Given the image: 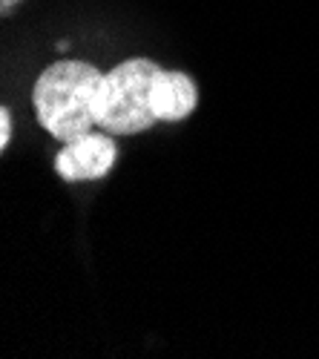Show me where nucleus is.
Segmentation results:
<instances>
[{
	"label": "nucleus",
	"mask_w": 319,
	"mask_h": 359,
	"mask_svg": "<svg viewBox=\"0 0 319 359\" xmlns=\"http://www.w3.org/2000/svg\"><path fill=\"white\" fill-rule=\"evenodd\" d=\"M101 72L83 61H57L35 81L38 121L61 141H75L95 127V95Z\"/></svg>",
	"instance_id": "f257e3e1"
},
{
	"label": "nucleus",
	"mask_w": 319,
	"mask_h": 359,
	"mask_svg": "<svg viewBox=\"0 0 319 359\" xmlns=\"http://www.w3.org/2000/svg\"><path fill=\"white\" fill-rule=\"evenodd\" d=\"M161 72L147 57H133L107 72L95 95V127L109 135H135L150 130L158 118L153 109V83Z\"/></svg>",
	"instance_id": "f03ea898"
},
{
	"label": "nucleus",
	"mask_w": 319,
	"mask_h": 359,
	"mask_svg": "<svg viewBox=\"0 0 319 359\" xmlns=\"http://www.w3.org/2000/svg\"><path fill=\"white\" fill-rule=\"evenodd\" d=\"M115 156H118V149L109 135L86 133L64 144L55 158V170L64 182H93V178H104L112 170Z\"/></svg>",
	"instance_id": "7ed1b4c3"
},
{
	"label": "nucleus",
	"mask_w": 319,
	"mask_h": 359,
	"mask_svg": "<svg viewBox=\"0 0 319 359\" xmlns=\"http://www.w3.org/2000/svg\"><path fill=\"white\" fill-rule=\"evenodd\" d=\"M198 93L184 72H158L153 83V109L158 121H184L196 109Z\"/></svg>",
	"instance_id": "20e7f679"
},
{
	"label": "nucleus",
	"mask_w": 319,
	"mask_h": 359,
	"mask_svg": "<svg viewBox=\"0 0 319 359\" xmlns=\"http://www.w3.org/2000/svg\"><path fill=\"white\" fill-rule=\"evenodd\" d=\"M9 135H12V115H9V109L4 107L0 109V147H9Z\"/></svg>",
	"instance_id": "39448f33"
},
{
	"label": "nucleus",
	"mask_w": 319,
	"mask_h": 359,
	"mask_svg": "<svg viewBox=\"0 0 319 359\" xmlns=\"http://www.w3.org/2000/svg\"><path fill=\"white\" fill-rule=\"evenodd\" d=\"M0 4H4V12H9L15 6V0H0Z\"/></svg>",
	"instance_id": "423d86ee"
}]
</instances>
